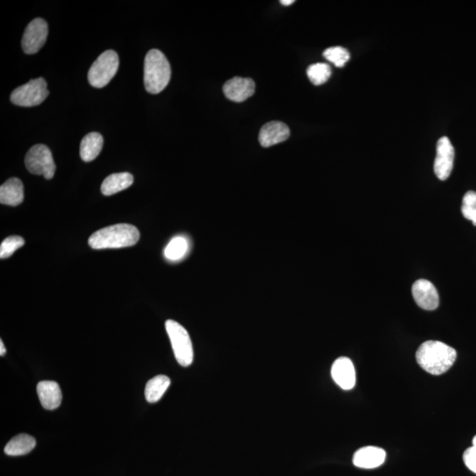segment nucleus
<instances>
[{
    "label": "nucleus",
    "instance_id": "obj_1",
    "mask_svg": "<svg viewBox=\"0 0 476 476\" xmlns=\"http://www.w3.org/2000/svg\"><path fill=\"white\" fill-rule=\"evenodd\" d=\"M415 357L422 369L437 376L446 374L452 367L456 361L457 352L441 341L428 340L419 347Z\"/></svg>",
    "mask_w": 476,
    "mask_h": 476
},
{
    "label": "nucleus",
    "instance_id": "obj_2",
    "mask_svg": "<svg viewBox=\"0 0 476 476\" xmlns=\"http://www.w3.org/2000/svg\"><path fill=\"white\" fill-rule=\"evenodd\" d=\"M140 240V231L131 224H121L101 228L89 237V244L95 250L125 248Z\"/></svg>",
    "mask_w": 476,
    "mask_h": 476
},
{
    "label": "nucleus",
    "instance_id": "obj_3",
    "mask_svg": "<svg viewBox=\"0 0 476 476\" xmlns=\"http://www.w3.org/2000/svg\"><path fill=\"white\" fill-rule=\"evenodd\" d=\"M171 77L170 63L164 53L153 49L146 55L144 63V85L149 93L156 95L168 86Z\"/></svg>",
    "mask_w": 476,
    "mask_h": 476
},
{
    "label": "nucleus",
    "instance_id": "obj_4",
    "mask_svg": "<svg viewBox=\"0 0 476 476\" xmlns=\"http://www.w3.org/2000/svg\"><path fill=\"white\" fill-rule=\"evenodd\" d=\"M165 327L177 363L183 367H188L193 362V347L189 334L183 325L171 319L166 321Z\"/></svg>",
    "mask_w": 476,
    "mask_h": 476
},
{
    "label": "nucleus",
    "instance_id": "obj_5",
    "mask_svg": "<svg viewBox=\"0 0 476 476\" xmlns=\"http://www.w3.org/2000/svg\"><path fill=\"white\" fill-rule=\"evenodd\" d=\"M119 58L118 53L109 50L102 53L93 63L87 74L90 85L96 89L107 86L118 70Z\"/></svg>",
    "mask_w": 476,
    "mask_h": 476
},
{
    "label": "nucleus",
    "instance_id": "obj_6",
    "mask_svg": "<svg viewBox=\"0 0 476 476\" xmlns=\"http://www.w3.org/2000/svg\"><path fill=\"white\" fill-rule=\"evenodd\" d=\"M49 96L47 83L43 78L31 80L12 91L10 99L15 105L33 107L41 105Z\"/></svg>",
    "mask_w": 476,
    "mask_h": 476
},
{
    "label": "nucleus",
    "instance_id": "obj_7",
    "mask_svg": "<svg viewBox=\"0 0 476 476\" xmlns=\"http://www.w3.org/2000/svg\"><path fill=\"white\" fill-rule=\"evenodd\" d=\"M25 164L30 173L43 176L46 180L54 177L56 165L51 150L43 144L34 145L27 153Z\"/></svg>",
    "mask_w": 476,
    "mask_h": 476
},
{
    "label": "nucleus",
    "instance_id": "obj_8",
    "mask_svg": "<svg viewBox=\"0 0 476 476\" xmlns=\"http://www.w3.org/2000/svg\"><path fill=\"white\" fill-rule=\"evenodd\" d=\"M48 24L42 18L34 19L25 30L21 45L26 54L39 52L46 43L48 36Z\"/></svg>",
    "mask_w": 476,
    "mask_h": 476
},
{
    "label": "nucleus",
    "instance_id": "obj_9",
    "mask_svg": "<svg viewBox=\"0 0 476 476\" xmlns=\"http://www.w3.org/2000/svg\"><path fill=\"white\" fill-rule=\"evenodd\" d=\"M454 148L447 137L440 138L437 144V155L434 162V172L440 180H446L452 173L454 162Z\"/></svg>",
    "mask_w": 476,
    "mask_h": 476
},
{
    "label": "nucleus",
    "instance_id": "obj_10",
    "mask_svg": "<svg viewBox=\"0 0 476 476\" xmlns=\"http://www.w3.org/2000/svg\"><path fill=\"white\" fill-rule=\"evenodd\" d=\"M412 295L416 305L426 311H434L440 305V296L436 288L424 279L416 281L413 284Z\"/></svg>",
    "mask_w": 476,
    "mask_h": 476
},
{
    "label": "nucleus",
    "instance_id": "obj_11",
    "mask_svg": "<svg viewBox=\"0 0 476 476\" xmlns=\"http://www.w3.org/2000/svg\"><path fill=\"white\" fill-rule=\"evenodd\" d=\"M332 378L343 390H351L356 385V369L351 360L340 357L335 360L331 369Z\"/></svg>",
    "mask_w": 476,
    "mask_h": 476
},
{
    "label": "nucleus",
    "instance_id": "obj_12",
    "mask_svg": "<svg viewBox=\"0 0 476 476\" xmlns=\"http://www.w3.org/2000/svg\"><path fill=\"white\" fill-rule=\"evenodd\" d=\"M224 93L230 101L242 102L255 92V83L250 78L234 77L224 84Z\"/></svg>",
    "mask_w": 476,
    "mask_h": 476
},
{
    "label": "nucleus",
    "instance_id": "obj_13",
    "mask_svg": "<svg viewBox=\"0 0 476 476\" xmlns=\"http://www.w3.org/2000/svg\"><path fill=\"white\" fill-rule=\"evenodd\" d=\"M290 136V128L283 122L272 121L263 125L259 131V140L264 148L284 142Z\"/></svg>",
    "mask_w": 476,
    "mask_h": 476
},
{
    "label": "nucleus",
    "instance_id": "obj_14",
    "mask_svg": "<svg viewBox=\"0 0 476 476\" xmlns=\"http://www.w3.org/2000/svg\"><path fill=\"white\" fill-rule=\"evenodd\" d=\"M386 458L387 453L382 448L366 446L357 450L354 454L353 463L357 468L372 469L383 464Z\"/></svg>",
    "mask_w": 476,
    "mask_h": 476
},
{
    "label": "nucleus",
    "instance_id": "obj_15",
    "mask_svg": "<svg viewBox=\"0 0 476 476\" xmlns=\"http://www.w3.org/2000/svg\"><path fill=\"white\" fill-rule=\"evenodd\" d=\"M36 391L43 409L54 410L61 406L62 393L57 382L41 381L37 385Z\"/></svg>",
    "mask_w": 476,
    "mask_h": 476
},
{
    "label": "nucleus",
    "instance_id": "obj_16",
    "mask_svg": "<svg viewBox=\"0 0 476 476\" xmlns=\"http://www.w3.org/2000/svg\"><path fill=\"white\" fill-rule=\"evenodd\" d=\"M24 199L23 182L19 178L12 177L0 187V202L6 206H17Z\"/></svg>",
    "mask_w": 476,
    "mask_h": 476
},
{
    "label": "nucleus",
    "instance_id": "obj_17",
    "mask_svg": "<svg viewBox=\"0 0 476 476\" xmlns=\"http://www.w3.org/2000/svg\"><path fill=\"white\" fill-rule=\"evenodd\" d=\"M133 184V175L128 172L109 175L102 182L101 191L103 195L111 196L127 189Z\"/></svg>",
    "mask_w": 476,
    "mask_h": 476
},
{
    "label": "nucleus",
    "instance_id": "obj_18",
    "mask_svg": "<svg viewBox=\"0 0 476 476\" xmlns=\"http://www.w3.org/2000/svg\"><path fill=\"white\" fill-rule=\"evenodd\" d=\"M103 147V138L98 133H90L87 134L80 142V155L84 162H92L99 153H101Z\"/></svg>",
    "mask_w": 476,
    "mask_h": 476
},
{
    "label": "nucleus",
    "instance_id": "obj_19",
    "mask_svg": "<svg viewBox=\"0 0 476 476\" xmlns=\"http://www.w3.org/2000/svg\"><path fill=\"white\" fill-rule=\"evenodd\" d=\"M36 440L28 434H20L12 438L5 447V453L9 456H21L30 453L36 447Z\"/></svg>",
    "mask_w": 476,
    "mask_h": 476
},
{
    "label": "nucleus",
    "instance_id": "obj_20",
    "mask_svg": "<svg viewBox=\"0 0 476 476\" xmlns=\"http://www.w3.org/2000/svg\"><path fill=\"white\" fill-rule=\"evenodd\" d=\"M171 386L170 378L165 375H158L151 378L145 388V396L149 403L159 402L164 396L165 391Z\"/></svg>",
    "mask_w": 476,
    "mask_h": 476
},
{
    "label": "nucleus",
    "instance_id": "obj_21",
    "mask_svg": "<svg viewBox=\"0 0 476 476\" xmlns=\"http://www.w3.org/2000/svg\"><path fill=\"white\" fill-rule=\"evenodd\" d=\"M189 250V242L186 237L178 236L172 238L164 250L165 258L170 261H178L184 258Z\"/></svg>",
    "mask_w": 476,
    "mask_h": 476
},
{
    "label": "nucleus",
    "instance_id": "obj_22",
    "mask_svg": "<svg viewBox=\"0 0 476 476\" xmlns=\"http://www.w3.org/2000/svg\"><path fill=\"white\" fill-rule=\"evenodd\" d=\"M331 67L325 63H317V64L310 65L307 69V76L316 86H321L327 83L331 77Z\"/></svg>",
    "mask_w": 476,
    "mask_h": 476
},
{
    "label": "nucleus",
    "instance_id": "obj_23",
    "mask_svg": "<svg viewBox=\"0 0 476 476\" xmlns=\"http://www.w3.org/2000/svg\"><path fill=\"white\" fill-rule=\"evenodd\" d=\"M323 55L328 61L333 63L337 67H343L350 58L349 51L340 46L331 47L325 50Z\"/></svg>",
    "mask_w": 476,
    "mask_h": 476
},
{
    "label": "nucleus",
    "instance_id": "obj_24",
    "mask_svg": "<svg viewBox=\"0 0 476 476\" xmlns=\"http://www.w3.org/2000/svg\"><path fill=\"white\" fill-rule=\"evenodd\" d=\"M462 213L476 226V193L474 191H469L463 197Z\"/></svg>",
    "mask_w": 476,
    "mask_h": 476
},
{
    "label": "nucleus",
    "instance_id": "obj_25",
    "mask_svg": "<svg viewBox=\"0 0 476 476\" xmlns=\"http://www.w3.org/2000/svg\"><path fill=\"white\" fill-rule=\"evenodd\" d=\"M25 240L19 236H12L6 238L0 246V259H4L14 255L15 250L23 247Z\"/></svg>",
    "mask_w": 476,
    "mask_h": 476
},
{
    "label": "nucleus",
    "instance_id": "obj_26",
    "mask_svg": "<svg viewBox=\"0 0 476 476\" xmlns=\"http://www.w3.org/2000/svg\"><path fill=\"white\" fill-rule=\"evenodd\" d=\"M463 460L469 470L476 474V448L471 446L463 454Z\"/></svg>",
    "mask_w": 476,
    "mask_h": 476
},
{
    "label": "nucleus",
    "instance_id": "obj_27",
    "mask_svg": "<svg viewBox=\"0 0 476 476\" xmlns=\"http://www.w3.org/2000/svg\"><path fill=\"white\" fill-rule=\"evenodd\" d=\"M6 352V350L4 343H3V341L1 340V341H0V355H1V356H5Z\"/></svg>",
    "mask_w": 476,
    "mask_h": 476
},
{
    "label": "nucleus",
    "instance_id": "obj_28",
    "mask_svg": "<svg viewBox=\"0 0 476 476\" xmlns=\"http://www.w3.org/2000/svg\"><path fill=\"white\" fill-rule=\"evenodd\" d=\"M295 3L294 0H281V4L283 6H290Z\"/></svg>",
    "mask_w": 476,
    "mask_h": 476
},
{
    "label": "nucleus",
    "instance_id": "obj_29",
    "mask_svg": "<svg viewBox=\"0 0 476 476\" xmlns=\"http://www.w3.org/2000/svg\"><path fill=\"white\" fill-rule=\"evenodd\" d=\"M472 444V446L476 448V436L474 438H473Z\"/></svg>",
    "mask_w": 476,
    "mask_h": 476
}]
</instances>
